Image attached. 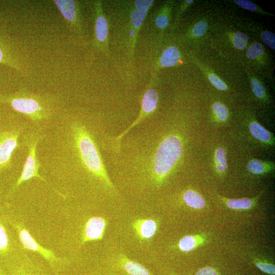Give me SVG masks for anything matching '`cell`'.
<instances>
[{
  "label": "cell",
  "mask_w": 275,
  "mask_h": 275,
  "mask_svg": "<svg viewBox=\"0 0 275 275\" xmlns=\"http://www.w3.org/2000/svg\"><path fill=\"white\" fill-rule=\"evenodd\" d=\"M0 104L9 106L29 120L31 124L48 129L64 111L60 99L53 95H40L27 89L15 94L0 93Z\"/></svg>",
  "instance_id": "cell-1"
},
{
  "label": "cell",
  "mask_w": 275,
  "mask_h": 275,
  "mask_svg": "<svg viewBox=\"0 0 275 275\" xmlns=\"http://www.w3.org/2000/svg\"><path fill=\"white\" fill-rule=\"evenodd\" d=\"M47 129L46 128L31 124L25 132L22 138V144L24 148H26L27 150V157L19 177L6 194L5 197L6 199L13 197L25 182L33 178L42 181L57 194L64 197L48 180L41 176L39 172L41 165L38 157V146L45 137Z\"/></svg>",
  "instance_id": "cell-2"
},
{
  "label": "cell",
  "mask_w": 275,
  "mask_h": 275,
  "mask_svg": "<svg viewBox=\"0 0 275 275\" xmlns=\"http://www.w3.org/2000/svg\"><path fill=\"white\" fill-rule=\"evenodd\" d=\"M7 218L25 251L38 254L54 275H63L70 273L73 259L69 257H59L53 251L41 245L30 233L23 220L8 208Z\"/></svg>",
  "instance_id": "cell-3"
},
{
  "label": "cell",
  "mask_w": 275,
  "mask_h": 275,
  "mask_svg": "<svg viewBox=\"0 0 275 275\" xmlns=\"http://www.w3.org/2000/svg\"><path fill=\"white\" fill-rule=\"evenodd\" d=\"M29 121L10 116L0 123V176L13 167V157L17 149L24 148L22 138Z\"/></svg>",
  "instance_id": "cell-4"
},
{
  "label": "cell",
  "mask_w": 275,
  "mask_h": 275,
  "mask_svg": "<svg viewBox=\"0 0 275 275\" xmlns=\"http://www.w3.org/2000/svg\"><path fill=\"white\" fill-rule=\"evenodd\" d=\"M7 208L0 204V267L7 271L24 255L25 250L7 218Z\"/></svg>",
  "instance_id": "cell-5"
},
{
  "label": "cell",
  "mask_w": 275,
  "mask_h": 275,
  "mask_svg": "<svg viewBox=\"0 0 275 275\" xmlns=\"http://www.w3.org/2000/svg\"><path fill=\"white\" fill-rule=\"evenodd\" d=\"M182 149L181 141L177 136H168L162 142L156 152L153 168L157 178L168 174L180 158Z\"/></svg>",
  "instance_id": "cell-6"
},
{
  "label": "cell",
  "mask_w": 275,
  "mask_h": 275,
  "mask_svg": "<svg viewBox=\"0 0 275 275\" xmlns=\"http://www.w3.org/2000/svg\"><path fill=\"white\" fill-rule=\"evenodd\" d=\"M0 64L16 69L20 74L26 75L18 49L7 33L6 27L0 22Z\"/></svg>",
  "instance_id": "cell-7"
},
{
  "label": "cell",
  "mask_w": 275,
  "mask_h": 275,
  "mask_svg": "<svg viewBox=\"0 0 275 275\" xmlns=\"http://www.w3.org/2000/svg\"><path fill=\"white\" fill-rule=\"evenodd\" d=\"M8 275H54L42 259L28 252L17 260L8 270Z\"/></svg>",
  "instance_id": "cell-8"
},
{
  "label": "cell",
  "mask_w": 275,
  "mask_h": 275,
  "mask_svg": "<svg viewBox=\"0 0 275 275\" xmlns=\"http://www.w3.org/2000/svg\"><path fill=\"white\" fill-rule=\"evenodd\" d=\"M106 226V220L100 217H91L84 223L80 233V246L103 238Z\"/></svg>",
  "instance_id": "cell-9"
},
{
  "label": "cell",
  "mask_w": 275,
  "mask_h": 275,
  "mask_svg": "<svg viewBox=\"0 0 275 275\" xmlns=\"http://www.w3.org/2000/svg\"><path fill=\"white\" fill-rule=\"evenodd\" d=\"M114 270L119 275H152L142 264L127 258L120 259Z\"/></svg>",
  "instance_id": "cell-10"
},
{
  "label": "cell",
  "mask_w": 275,
  "mask_h": 275,
  "mask_svg": "<svg viewBox=\"0 0 275 275\" xmlns=\"http://www.w3.org/2000/svg\"><path fill=\"white\" fill-rule=\"evenodd\" d=\"M138 235L143 239H150L155 235L157 229L156 222L151 219L138 221L135 226Z\"/></svg>",
  "instance_id": "cell-11"
},
{
  "label": "cell",
  "mask_w": 275,
  "mask_h": 275,
  "mask_svg": "<svg viewBox=\"0 0 275 275\" xmlns=\"http://www.w3.org/2000/svg\"><path fill=\"white\" fill-rule=\"evenodd\" d=\"M180 58L179 50L175 47H170L163 52L160 59V63L162 67H172L178 62Z\"/></svg>",
  "instance_id": "cell-12"
},
{
  "label": "cell",
  "mask_w": 275,
  "mask_h": 275,
  "mask_svg": "<svg viewBox=\"0 0 275 275\" xmlns=\"http://www.w3.org/2000/svg\"><path fill=\"white\" fill-rule=\"evenodd\" d=\"M250 133L255 138L267 144L272 142L271 132L261 126L257 122H252L249 126Z\"/></svg>",
  "instance_id": "cell-13"
},
{
  "label": "cell",
  "mask_w": 275,
  "mask_h": 275,
  "mask_svg": "<svg viewBox=\"0 0 275 275\" xmlns=\"http://www.w3.org/2000/svg\"><path fill=\"white\" fill-rule=\"evenodd\" d=\"M158 99V94L155 90H148L143 98L142 110L147 112L148 114H150L156 108Z\"/></svg>",
  "instance_id": "cell-14"
},
{
  "label": "cell",
  "mask_w": 275,
  "mask_h": 275,
  "mask_svg": "<svg viewBox=\"0 0 275 275\" xmlns=\"http://www.w3.org/2000/svg\"><path fill=\"white\" fill-rule=\"evenodd\" d=\"M183 199L188 206L193 208L200 209L206 205L205 199L198 193L192 190L185 193Z\"/></svg>",
  "instance_id": "cell-15"
},
{
  "label": "cell",
  "mask_w": 275,
  "mask_h": 275,
  "mask_svg": "<svg viewBox=\"0 0 275 275\" xmlns=\"http://www.w3.org/2000/svg\"><path fill=\"white\" fill-rule=\"evenodd\" d=\"M274 165L269 162H266L259 160H253L247 165V169L254 175H261L273 168Z\"/></svg>",
  "instance_id": "cell-16"
},
{
  "label": "cell",
  "mask_w": 275,
  "mask_h": 275,
  "mask_svg": "<svg viewBox=\"0 0 275 275\" xmlns=\"http://www.w3.org/2000/svg\"><path fill=\"white\" fill-rule=\"evenodd\" d=\"M95 32L97 39L99 42H104L108 35V26L106 18L103 16L97 18Z\"/></svg>",
  "instance_id": "cell-17"
},
{
  "label": "cell",
  "mask_w": 275,
  "mask_h": 275,
  "mask_svg": "<svg viewBox=\"0 0 275 275\" xmlns=\"http://www.w3.org/2000/svg\"><path fill=\"white\" fill-rule=\"evenodd\" d=\"M215 160L217 170L221 173L226 171L227 164L225 150L221 147L218 148L215 152Z\"/></svg>",
  "instance_id": "cell-18"
},
{
  "label": "cell",
  "mask_w": 275,
  "mask_h": 275,
  "mask_svg": "<svg viewBox=\"0 0 275 275\" xmlns=\"http://www.w3.org/2000/svg\"><path fill=\"white\" fill-rule=\"evenodd\" d=\"M227 205L233 210H247L252 206L253 202L247 198L229 199L227 201Z\"/></svg>",
  "instance_id": "cell-19"
},
{
  "label": "cell",
  "mask_w": 275,
  "mask_h": 275,
  "mask_svg": "<svg viewBox=\"0 0 275 275\" xmlns=\"http://www.w3.org/2000/svg\"><path fill=\"white\" fill-rule=\"evenodd\" d=\"M149 8H138L134 10L131 15V20L136 29L142 24L145 19Z\"/></svg>",
  "instance_id": "cell-20"
},
{
  "label": "cell",
  "mask_w": 275,
  "mask_h": 275,
  "mask_svg": "<svg viewBox=\"0 0 275 275\" xmlns=\"http://www.w3.org/2000/svg\"><path fill=\"white\" fill-rule=\"evenodd\" d=\"M248 42V37L244 33L238 32L234 34L232 40L233 45L238 49H244Z\"/></svg>",
  "instance_id": "cell-21"
},
{
  "label": "cell",
  "mask_w": 275,
  "mask_h": 275,
  "mask_svg": "<svg viewBox=\"0 0 275 275\" xmlns=\"http://www.w3.org/2000/svg\"><path fill=\"white\" fill-rule=\"evenodd\" d=\"M264 52L263 46L259 43L252 44L248 48L246 56L249 59H254L262 55Z\"/></svg>",
  "instance_id": "cell-22"
},
{
  "label": "cell",
  "mask_w": 275,
  "mask_h": 275,
  "mask_svg": "<svg viewBox=\"0 0 275 275\" xmlns=\"http://www.w3.org/2000/svg\"><path fill=\"white\" fill-rule=\"evenodd\" d=\"M212 110L217 118L222 121H226L228 117V111L225 105L216 102L212 106Z\"/></svg>",
  "instance_id": "cell-23"
},
{
  "label": "cell",
  "mask_w": 275,
  "mask_h": 275,
  "mask_svg": "<svg viewBox=\"0 0 275 275\" xmlns=\"http://www.w3.org/2000/svg\"><path fill=\"white\" fill-rule=\"evenodd\" d=\"M196 240L192 236H186L182 238L179 242V247L183 252L191 251L196 246Z\"/></svg>",
  "instance_id": "cell-24"
},
{
  "label": "cell",
  "mask_w": 275,
  "mask_h": 275,
  "mask_svg": "<svg viewBox=\"0 0 275 275\" xmlns=\"http://www.w3.org/2000/svg\"><path fill=\"white\" fill-rule=\"evenodd\" d=\"M251 85L253 93L259 98H263L266 96V91L260 81L256 79L251 80Z\"/></svg>",
  "instance_id": "cell-25"
},
{
  "label": "cell",
  "mask_w": 275,
  "mask_h": 275,
  "mask_svg": "<svg viewBox=\"0 0 275 275\" xmlns=\"http://www.w3.org/2000/svg\"><path fill=\"white\" fill-rule=\"evenodd\" d=\"M261 38L263 42L273 50L275 49V35L269 31L262 32Z\"/></svg>",
  "instance_id": "cell-26"
},
{
  "label": "cell",
  "mask_w": 275,
  "mask_h": 275,
  "mask_svg": "<svg viewBox=\"0 0 275 275\" xmlns=\"http://www.w3.org/2000/svg\"><path fill=\"white\" fill-rule=\"evenodd\" d=\"M209 79L212 85L220 90L225 91L227 89V86L217 76L213 74H209Z\"/></svg>",
  "instance_id": "cell-27"
},
{
  "label": "cell",
  "mask_w": 275,
  "mask_h": 275,
  "mask_svg": "<svg viewBox=\"0 0 275 275\" xmlns=\"http://www.w3.org/2000/svg\"><path fill=\"white\" fill-rule=\"evenodd\" d=\"M208 25L206 22L203 20L196 23L193 29V34L196 37H200L204 35L207 32Z\"/></svg>",
  "instance_id": "cell-28"
},
{
  "label": "cell",
  "mask_w": 275,
  "mask_h": 275,
  "mask_svg": "<svg viewBox=\"0 0 275 275\" xmlns=\"http://www.w3.org/2000/svg\"><path fill=\"white\" fill-rule=\"evenodd\" d=\"M234 2L241 7L249 10V11L256 12L258 10L257 6L247 0H236Z\"/></svg>",
  "instance_id": "cell-29"
},
{
  "label": "cell",
  "mask_w": 275,
  "mask_h": 275,
  "mask_svg": "<svg viewBox=\"0 0 275 275\" xmlns=\"http://www.w3.org/2000/svg\"><path fill=\"white\" fill-rule=\"evenodd\" d=\"M256 266L259 269L265 273L272 275H275V267L273 264L258 262L256 263Z\"/></svg>",
  "instance_id": "cell-30"
},
{
  "label": "cell",
  "mask_w": 275,
  "mask_h": 275,
  "mask_svg": "<svg viewBox=\"0 0 275 275\" xmlns=\"http://www.w3.org/2000/svg\"><path fill=\"white\" fill-rule=\"evenodd\" d=\"M168 23L169 19L165 16H160L156 19V24L160 29L165 28L168 26Z\"/></svg>",
  "instance_id": "cell-31"
},
{
  "label": "cell",
  "mask_w": 275,
  "mask_h": 275,
  "mask_svg": "<svg viewBox=\"0 0 275 275\" xmlns=\"http://www.w3.org/2000/svg\"><path fill=\"white\" fill-rule=\"evenodd\" d=\"M196 275H218L216 271L211 267H205L199 270Z\"/></svg>",
  "instance_id": "cell-32"
},
{
  "label": "cell",
  "mask_w": 275,
  "mask_h": 275,
  "mask_svg": "<svg viewBox=\"0 0 275 275\" xmlns=\"http://www.w3.org/2000/svg\"><path fill=\"white\" fill-rule=\"evenodd\" d=\"M154 2V1H136L135 5L138 8H149Z\"/></svg>",
  "instance_id": "cell-33"
},
{
  "label": "cell",
  "mask_w": 275,
  "mask_h": 275,
  "mask_svg": "<svg viewBox=\"0 0 275 275\" xmlns=\"http://www.w3.org/2000/svg\"><path fill=\"white\" fill-rule=\"evenodd\" d=\"M63 275H98V273L97 272H90V273H88L87 274H84L83 275H81V274H73L71 273H66L65 274H64Z\"/></svg>",
  "instance_id": "cell-34"
},
{
  "label": "cell",
  "mask_w": 275,
  "mask_h": 275,
  "mask_svg": "<svg viewBox=\"0 0 275 275\" xmlns=\"http://www.w3.org/2000/svg\"><path fill=\"white\" fill-rule=\"evenodd\" d=\"M0 275H8V272L5 269L0 267Z\"/></svg>",
  "instance_id": "cell-35"
},
{
  "label": "cell",
  "mask_w": 275,
  "mask_h": 275,
  "mask_svg": "<svg viewBox=\"0 0 275 275\" xmlns=\"http://www.w3.org/2000/svg\"><path fill=\"white\" fill-rule=\"evenodd\" d=\"M129 35L131 36H133L134 35V31L130 30L129 32Z\"/></svg>",
  "instance_id": "cell-36"
},
{
  "label": "cell",
  "mask_w": 275,
  "mask_h": 275,
  "mask_svg": "<svg viewBox=\"0 0 275 275\" xmlns=\"http://www.w3.org/2000/svg\"><path fill=\"white\" fill-rule=\"evenodd\" d=\"M193 2L194 1H193V0H188V1H187L188 4H192Z\"/></svg>",
  "instance_id": "cell-37"
},
{
  "label": "cell",
  "mask_w": 275,
  "mask_h": 275,
  "mask_svg": "<svg viewBox=\"0 0 275 275\" xmlns=\"http://www.w3.org/2000/svg\"><path fill=\"white\" fill-rule=\"evenodd\" d=\"M1 192H0V200H1Z\"/></svg>",
  "instance_id": "cell-38"
}]
</instances>
